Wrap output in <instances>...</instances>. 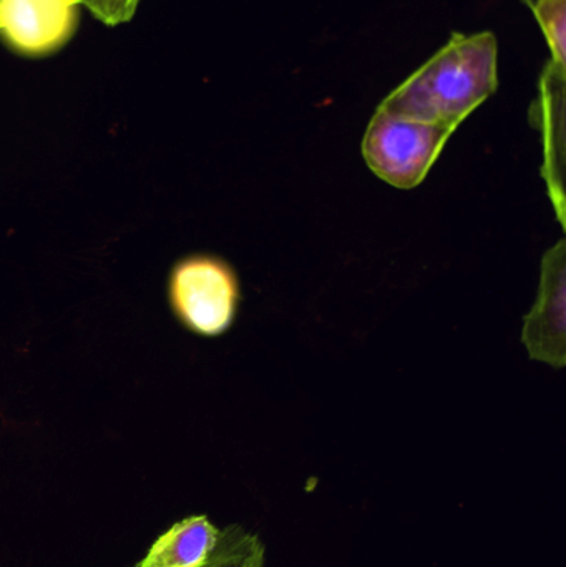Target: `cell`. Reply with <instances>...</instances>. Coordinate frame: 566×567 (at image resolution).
Masks as SVG:
<instances>
[{
  "label": "cell",
  "instance_id": "7",
  "mask_svg": "<svg viewBox=\"0 0 566 567\" xmlns=\"http://www.w3.org/2000/svg\"><path fill=\"white\" fill-rule=\"evenodd\" d=\"M222 529L205 515L188 516L163 533L135 567H199L218 545Z\"/></svg>",
  "mask_w": 566,
  "mask_h": 567
},
{
  "label": "cell",
  "instance_id": "11",
  "mask_svg": "<svg viewBox=\"0 0 566 567\" xmlns=\"http://www.w3.org/2000/svg\"><path fill=\"white\" fill-rule=\"evenodd\" d=\"M525 3H527L528 7H531V9H534L535 6H537L538 2H541V0H524Z\"/></svg>",
  "mask_w": 566,
  "mask_h": 567
},
{
  "label": "cell",
  "instance_id": "4",
  "mask_svg": "<svg viewBox=\"0 0 566 567\" xmlns=\"http://www.w3.org/2000/svg\"><path fill=\"white\" fill-rule=\"evenodd\" d=\"M80 6V0H0V37L20 55H52L75 33Z\"/></svg>",
  "mask_w": 566,
  "mask_h": 567
},
{
  "label": "cell",
  "instance_id": "2",
  "mask_svg": "<svg viewBox=\"0 0 566 567\" xmlns=\"http://www.w3.org/2000/svg\"><path fill=\"white\" fill-rule=\"evenodd\" d=\"M454 132L378 109L362 140V156L382 182L414 189L424 182Z\"/></svg>",
  "mask_w": 566,
  "mask_h": 567
},
{
  "label": "cell",
  "instance_id": "6",
  "mask_svg": "<svg viewBox=\"0 0 566 567\" xmlns=\"http://www.w3.org/2000/svg\"><path fill=\"white\" fill-rule=\"evenodd\" d=\"M565 69L564 63L550 60L545 66L541 80L538 95V128L544 133L545 152H547L548 186L554 192L558 215L564 219V186H562V168H564L565 138Z\"/></svg>",
  "mask_w": 566,
  "mask_h": 567
},
{
  "label": "cell",
  "instance_id": "9",
  "mask_svg": "<svg viewBox=\"0 0 566 567\" xmlns=\"http://www.w3.org/2000/svg\"><path fill=\"white\" fill-rule=\"evenodd\" d=\"M532 12L544 30L552 60L566 65V0H541Z\"/></svg>",
  "mask_w": 566,
  "mask_h": 567
},
{
  "label": "cell",
  "instance_id": "5",
  "mask_svg": "<svg viewBox=\"0 0 566 567\" xmlns=\"http://www.w3.org/2000/svg\"><path fill=\"white\" fill-rule=\"evenodd\" d=\"M522 342L532 360L555 369L566 365V243L545 252L538 297L525 316Z\"/></svg>",
  "mask_w": 566,
  "mask_h": 567
},
{
  "label": "cell",
  "instance_id": "10",
  "mask_svg": "<svg viewBox=\"0 0 566 567\" xmlns=\"http://www.w3.org/2000/svg\"><path fill=\"white\" fill-rule=\"evenodd\" d=\"M80 2L100 22L116 27L133 19L142 0H80Z\"/></svg>",
  "mask_w": 566,
  "mask_h": 567
},
{
  "label": "cell",
  "instance_id": "3",
  "mask_svg": "<svg viewBox=\"0 0 566 567\" xmlns=\"http://www.w3.org/2000/svg\"><path fill=\"white\" fill-rule=\"evenodd\" d=\"M168 299L176 319L189 332L218 337L238 316L241 287L235 269L225 259L195 255L172 269Z\"/></svg>",
  "mask_w": 566,
  "mask_h": 567
},
{
  "label": "cell",
  "instance_id": "8",
  "mask_svg": "<svg viewBox=\"0 0 566 567\" xmlns=\"http://www.w3.org/2000/svg\"><path fill=\"white\" fill-rule=\"evenodd\" d=\"M265 543L259 536L243 526L231 525L222 529L215 551L199 567H265Z\"/></svg>",
  "mask_w": 566,
  "mask_h": 567
},
{
  "label": "cell",
  "instance_id": "1",
  "mask_svg": "<svg viewBox=\"0 0 566 567\" xmlns=\"http://www.w3.org/2000/svg\"><path fill=\"white\" fill-rule=\"evenodd\" d=\"M498 47L492 32L454 35L415 70L379 109L432 125L457 126L494 95Z\"/></svg>",
  "mask_w": 566,
  "mask_h": 567
}]
</instances>
